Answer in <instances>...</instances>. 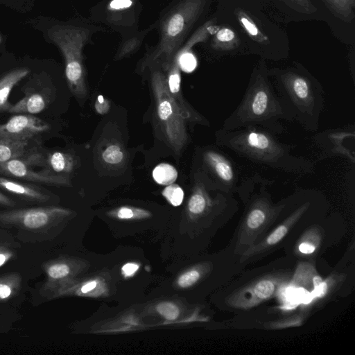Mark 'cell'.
<instances>
[{"label": "cell", "mask_w": 355, "mask_h": 355, "mask_svg": "<svg viewBox=\"0 0 355 355\" xmlns=\"http://www.w3.org/2000/svg\"><path fill=\"white\" fill-rule=\"evenodd\" d=\"M272 180L254 175L239 182L236 193L244 210L229 244L239 258L270 231L291 210L295 204L298 190L273 200L270 187Z\"/></svg>", "instance_id": "6da1fadb"}, {"label": "cell", "mask_w": 355, "mask_h": 355, "mask_svg": "<svg viewBox=\"0 0 355 355\" xmlns=\"http://www.w3.org/2000/svg\"><path fill=\"white\" fill-rule=\"evenodd\" d=\"M297 261L285 255L267 264L237 274L214 292L213 302L221 311L234 314L258 308L282 293Z\"/></svg>", "instance_id": "7a4b0ae2"}, {"label": "cell", "mask_w": 355, "mask_h": 355, "mask_svg": "<svg viewBox=\"0 0 355 355\" xmlns=\"http://www.w3.org/2000/svg\"><path fill=\"white\" fill-rule=\"evenodd\" d=\"M216 142L252 162L294 175H309L315 171L310 159L293 153L295 146L279 141L275 134L255 126L233 130L220 129Z\"/></svg>", "instance_id": "3957f363"}, {"label": "cell", "mask_w": 355, "mask_h": 355, "mask_svg": "<svg viewBox=\"0 0 355 355\" xmlns=\"http://www.w3.org/2000/svg\"><path fill=\"white\" fill-rule=\"evenodd\" d=\"M282 105L286 121L298 123L305 130L316 132L324 108V90L320 83L295 69L268 72Z\"/></svg>", "instance_id": "277c9868"}, {"label": "cell", "mask_w": 355, "mask_h": 355, "mask_svg": "<svg viewBox=\"0 0 355 355\" xmlns=\"http://www.w3.org/2000/svg\"><path fill=\"white\" fill-rule=\"evenodd\" d=\"M329 205L325 196L315 189L298 190L297 198L288 214L252 248L239 257L245 268L288 247L310 223L329 213Z\"/></svg>", "instance_id": "5b68a950"}, {"label": "cell", "mask_w": 355, "mask_h": 355, "mask_svg": "<svg viewBox=\"0 0 355 355\" xmlns=\"http://www.w3.org/2000/svg\"><path fill=\"white\" fill-rule=\"evenodd\" d=\"M284 114L268 71L261 66L251 76L245 94L236 109L227 116L223 130L259 127L275 135L282 134Z\"/></svg>", "instance_id": "8992f818"}, {"label": "cell", "mask_w": 355, "mask_h": 355, "mask_svg": "<svg viewBox=\"0 0 355 355\" xmlns=\"http://www.w3.org/2000/svg\"><path fill=\"white\" fill-rule=\"evenodd\" d=\"M206 0H180L166 13L157 45L144 60L142 69H165L201 15Z\"/></svg>", "instance_id": "52a82bcc"}, {"label": "cell", "mask_w": 355, "mask_h": 355, "mask_svg": "<svg viewBox=\"0 0 355 355\" xmlns=\"http://www.w3.org/2000/svg\"><path fill=\"white\" fill-rule=\"evenodd\" d=\"M346 223L338 213H328L305 227L295 240L284 249L285 255L298 261L316 262L345 235Z\"/></svg>", "instance_id": "ba28073f"}, {"label": "cell", "mask_w": 355, "mask_h": 355, "mask_svg": "<svg viewBox=\"0 0 355 355\" xmlns=\"http://www.w3.org/2000/svg\"><path fill=\"white\" fill-rule=\"evenodd\" d=\"M50 39L60 48L65 62V76L72 94L84 98L87 94L83 49L89 37V30L69 25H56L48 32Z\"/></svg>", "instance_id": "9c48e42d"}, {"label": "cell", "mask_w": 355, "mask_h": 355, "mask_svg": "<svg viewBox=\"0 0 355 355\" xmlns=\"http://www.w3.org/2000/svg\"><path fill=\"white\" fill-rule=\"evenodd\" d=\"M150 69L151 86L159 122L168 145L174 151L180 152L188 141L187 121L168 90L163 70L159 67Z\"/></svg>", "instance_id": "30bf717a"}, {"label": "cell", "mask_w": 355, "mask_h": 355, "mask_svg": "<svg viewBox=\"0 0 355 355\" xmlns=\"http://www.w3.org/2000/svg\"><path fill=\"white\" fill-rule=\"evenodd\" d=\"M345 252L315 289L305 310L321 309L328 303L349 295L355 288V243L353 237Z\"/></svg>", "instance_id": "8fae6325"}, {"label": "cell", "mask_w": 355, "mask_h": 355, "mask_svg": "<svg viewBox=\"0 0 355 355\" xmlns=\"http://www.w3.org/2000/svg\"><path fill=\"white\" fill-rule=\"evenodd\" d=\"M323 278L317 270L316 262L297 261L292 278L280 295L285 300L284 304L291 311H306L313 293Z\"/></svg>", "instance_id": "7c38bea8"}, {"label": "cell", "mask_w": 355, "mask_h": 355, "mask_svg": "<svg viewBox=\"0 0 355 355\" xmlns=\"http://www.w3.org/2000/svg\"><path fill=\"white\" fill-rule=\"evenodd\" d=\"M44 164V157L40 153L33 151L24 157L0 162V176L57 186L71 184L69 178L65 175L56 174L46 168L35 171L30 168L31 165L41 166Z\"/></svg>", "instance_id": "4fadbf2b"}, {"label": "cell", "mask_w": 355, "mask_h": 355, "mask_svg": "<svg viewBox=\"0 0 355 355\" xmlns=\"http://www.w3.org/2000/svg\"><path fill=\"white\" fill-rule=\"evenodd\" d=\"M201 158L205 173H200L210 187L227 193H236L240 182L235 164L230 157L217 149L209 148L202 153Z\"/></svg>", "instance_id": "5bb4252c"}, {"label": "cell", "mask_w": 355, "mask_h": 355, "mask_svg": "<svg viewBox=\"0 0 355 355\" xmlns=\"http://www.w3.org/2000/svg\"><path fill=\"white\" fill-rule=\"evenodd\" d=\"M354 130L353 126L338 130H328L315 135L313 139L322 157L342 155L352 164L355 162Z\"/></svg>", "instance_id": "9a60e30c"}, {"label": "cell", "mask_w": 355, "mask_h": 355, "mask_svg": "<svg viewBox=\"0 0 355 355\" xmlns=\"http://www.w3.org/2000/svg\"><path fill=\"white\" fill-rule=\"evenodd\" d=\"M50 125L32 114H18L0 124V139L26 141L46 132Z\"/></svg>", "instance_id": "2e32d148"}, {"label": "cell", "mask_w": 355, "mask_h": 355, "mask_svg": "<svg viewBox=\"0 0 355 355\" xmlns=\"http://www.w3.org/2000/svg\"><path fill=\"white\" fill-rule=\"evenodd\" d=\"M166 76L168 90L179 107L187 121L208 125L209 121L196 111L184 98L181 90L180 68L175 55L167 67L162 69Z\"/></svg>", "instance_id": "e0dca14e"}, {"label": "cell", "mask_w": 355, "mask_h": 355, "mask_svg": "<svg viewBox=\"0 0 355 355\" xmlns=\"http://www.w3.org/2000/svg\"><path fill=\"white\" fill-rule=\"evenodd\" d=\"M65 212L57 207H39L5 212L0 214V218L21 223L29 229H37L46 225L55 215Z\"/></svg>", "instance_id": "ac0fdd59"}, {"label": "cell", "mask_w": 355, "mask_h": 355, "mask_svg": "<svg viewBox=\"0 0 355 355\" xmlns=\"http://www.w3.org/2000/svg\"><path fill=\"white\" fill-rule=\"evenodd\" d=\"M0 188L27 200L43 202L49 199L47 190L35 184H26L0 176Z\"/></svg>", "instance_id": "d6986e66"}, {"label": "cell", "mask_w": 355, "mask_h": 355, "mask_svg": "<svg viewBox=\"0 0 355 355\" xmlns=\"http://www.w3.org/2000/svg\"><path fill=\"white\" fill-rule=\"evenodd\" d=\"M30 72L27 68H17L0 78V112H8L12 107L8 98L12 88Z\"/></svg>", "instance_id": "ffe728a7"}, {"label": "cell", "mask_w": 355, "mask_h": 355, "mask_svg": "<svg viewBox=\"0 0 355 355\" xmlns=\"http://www.w3.org/2000/svg\"><path fill=\"white\" fill-rule=\"evenodd\" d=\"M48 104L45 96L40 93H32L12 105L8 112L11 114H35L43 111Z\"/></svg>", "instance_id": "44dd1931"}, {"label": "cell", "mask_w": 355, "mask_h": 355, "mask_svg": "<svg viewBox=\"0 0 355 355\" xmlns=\"http://www.w3.org/2000/svg\"><path fill=\"white\" fill-rule=\"evenodd\" d=\"M44 165L54 173L65 175L73 171L74 159L70 154L55 151L48 155Z\"/></svg>", "instance_id": "7402d4cb"}, {"label": "cell", "mask_w": 355, "mask_h": 355, "mask_svg": "<svg viewBox=\"0 0 355 355\" xmlns=\"http://www.w3.org/2000/svg\"><path fill=\"white\" fill-rule=\"evenodd\" d=\"M29 140L11 141L0 139V162L24 157L31 152Z\"/></svg>", "instance_id": "603a6c76"}, {"label": "cell", "mask_w": 355, "mask_h": 355, "mask_svg": "<svg viewBox=\"0 0 355 355\" xmlns=\"http://www.w3.org/2000/svg\"><path fill=\"white\" fill-rule=\"evenodd\" d=\"M334 14L342 21L350 22L354 18L355 0H323Z\"/></svg>", "instance_id": "cb8c5ba5"}, {"label": "cell", "mask_w": 355, "mask_h": 355, "mask_svg": "<svg viewBox=\"0 0 355 355\" xmlns=\"http://www.w3.org/2000/svg\"><path fill=\"white\" fill-rule=\"evenodd\" d=\"M238 45V37L229 28H222L218 30L213 40V46L216 50H232Z\"/></svg>", "instance_id": "d4e9b609"}, {"label": "cell", "mask_w": 355, "mask_h": 355, "mask_svg": "<svg viewBox=\"0 0 355 355\" xmlns=\"http://www.w3.org/2000/svg\"><path fill=\"white\" fill-rule=\"evenodd\" d=\"M178 171L171 164L161 163L153 170L152 176L155 182L161 185H169L175 182Z\"/></svg>", "instance_id": "484cf974"}, {"label": "cell", "mask_w": 355, "mask_h": 355, "mask_svg": "<svg viewBox=\"0 0 355 355\" xmlns=\"http://www.w3.org/2000/svg\"><path fill=\"white\" fill-rule=\"evenodd\" d=\"M236 15L240 24L252 39L259 43L266 42L268 37L259 30L254 22L245 12L239 10Z\"/></svg>", "instance_id": "4316f807"}, {"label": "cell", "mask_w": 355, "mask_h": 355, "mask_svg": "<svg viewBox=\"0 0 355 355\" xmlns=\"http://www.w3.org/2000/svg\"><path fill=\"white\" fill-rule=\"evenodd\" d=\"M101 157L107 164L119 165L124 161L125 153L119 144L111 143L102 151Z\"/></svg>", "instance_id": "83f0119b"}, {"label": "cell", "mask_w": 355, "mask_h": 355, "mask_svg": "<svg viewBox=\"0 0 355 355\" xmlns=\"http://www.w3.org/2000/svg\"><path fill=\"white\" fill-rule=\"evenodd\" d=\"M162 195L173 206L181 205L184 199V191L179 185L173 183L164 189Z\"/></svg>", "instance_id": "f1b7e54d"}, {"label": "cell", "mask_w": 355, "mask_h": 355, "mask_svg": "<svg viewBox=\"0 0 355 355\" xmlns=\"http://www.w3.org/2000/svg\"><path fill=\"white\" fill-rule=\"evenodd\" d=\"M156 309L162 316L168 320H175L180 314L179 308L176 304L169 302L158 304Z\"/></svg>", "instance_id": "f546056e"}, {"label": "cell", "mask_w": 355, "mask_h": 355, "mask_svg": "<svg viewBox=\"0 0 355 355\" xmlns=\"http://www.w3.org/2000/svg\"><path fill=\"white\" fill-rule=\"evenodd\" d=\"M288 6L297 12L311 14L316 11L315 7L309 0H282Z\"/></svg>", "instance_id": "4dcf8cb0"}, {"label": "cell", "mask_w": 355, "mask_h": 355, "mask_svg": "<svg viewBox=\"0 0 355 355\" xmlns=\"http://www.w3.org/2000/svg\"><path fill=\"white\" fill-rule=\"evenodd\" d=\"M140 42L141 40L137 37L126 41L119 49L116 54V59H121L132 53L139 45Z\"/></svg>", "instance_id": "1f68e13d"}, {"label": "cell", "mask_w": 355, "mask_h": 355, "mask_svg": "<svg viewBox=\"0 0 355 355\" xmlns=\"http://www.w3.org/2000/svg\"><path fill=\"white\" fill-rule=\"evenodd\" d=\"M47 272L53 279L62 278L69 273V268L64 263H57L50 266Z\"/></svg>", "instance_id": "d6a6232c"}, {"label": "cell", "mask_w": 355, "mask_h": 355, "mask_svg": "<svg viewBox=\"0 0 355 355\" xmlns=\"http://www.w3.org/2000/svg\"><path fill=\"white\" fill-rule=\"evenodd\" d=\"M94 107L97 113L105 114L110 110V103L107 99L99 96L95 101Z\"/></svg>", "instance_id": "836d02e7"}, {"label": "cell", "mask_w": 355, "mask_h": 355, "mask_svg": "<svg viewBox=\"0 0 355 355\" xmlns=\"http://www.w3.org/2000/svg\"><path fill=\"white\" fill-rule=\"evenodd\" d=\"M135 210L128 207H121L116 211L117 216L121 219L131 218L135 216Z\"/></svg>", "instance_id": "e575fe53"}, {"label": "cell", "mask_w": 355, "mask_h": 355, "mask_svg": "<svg viewBox=\"0 0 355 355\" xmlns=\"http://www.w3.org/2000/svg\"><path fill=\"white\" fill-rule=\"evenodd\" d=\"M139 266L135 263H127L123 267V271L125 275H131L135 273Z\"/></svg>", "instance_id": "d590c367"}, {"label": "cell", "mask_w": 355, "mask_h": 355, "mask_svg": "<svg viewBox=\"0 0 355 355\" xmlns=\"http://www.w3.org/2000/svg\"><path fill=\"white\" fill-rule=\"evenodd\" d=\"M11 294V288L5 284H0V299L7 298Z\"/></svg>", "instance_id": "8d00e7d4"}, {"label": "cell", "mask_w": 355, "mask_h": 355, "mask_svg": "<svg viewBox=\"0 0 355 355\" xmlns=\"http://www.w3.org/2000/svg\"><path fill=\"white\" fill-rule=\"evenodd\" d=\"M0 205L12 207L15 205V202L0 192Z\"/></svg>", "instance_id": "74e56055"}, {"label": "cell", "mask_w": 355, "mask_h": 355, "mask_svg": "<svg viewBox=\"0 0 355 355\" xmlns=\"http://www.w3.org/2000/svg\"><path fill=\"white\" fill-rule=\"evenodd\" d=\"M96 286V282H90L85 284L84 286H83V287L81 288V292L83 293H86L93 290L94 288H95Z\"/></svg>", "instance_id": "f35d334b"}, {"label": "cell", "mask_w": 355, "mask_h": 355, "mask_svg": "<svg viewBox=\"0 0 355 355\" xmlns=\"http://www.w3.org/2000/svg\"><path fill=\"white\" fill-rule=\"evenodd\" d=\"M6 256L4 254H0V266H2L6 261Z\"/></svg>", "instance_id": "ab89813d"}, {"label": "cell", "mask_w": 355, "mask_h": 355, "mask_svg": "<svg viewBox=\"0 0 355 355\" xmlns=\"http://www.w3.org/2000/svg\"><path fill=\"white\" fill-rule=\"evenodd\" d=\"M0 42H1V36H0Z\"/></svg>", "instance_id": "60d3db41"}]
</instances>
